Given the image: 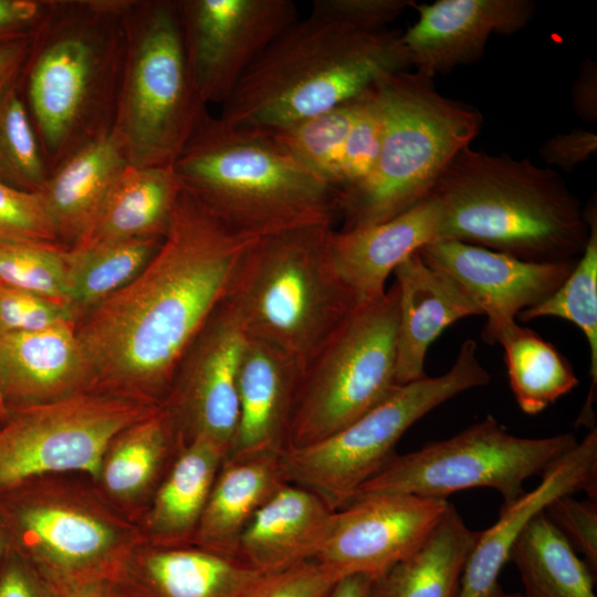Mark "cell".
Wrapping results in <instances>:
<instances>
[{
  "instance_id": "1",
  "label": "cell",
  "mask_w": 597,
  "mask_h": 597,
  "mask_svg": "<svg viewBox=\"0 0 597 597\" xmlns=\"http://www.w3.org/2000/svg\"><path fill=\"white\" fill-rule=\"evenodd\" d=\"M260 238L227 224L182 188L144 269L76 323L90 389L163 405L182 356Z\"/></svg>"
},
{
  "instance_id": "2",
  "label": "cell",
  "mask_w": 597,
  "mask_h": 597,
  "mask_svg": "<svg viewBox=\"0 0 597 597\" xmlns=\"http://www.w3.org/2000/svg\"><path fill=\"white\" fill-rule=\"evenodd\" d=\"M126 0H49L19 86L49 175L113 130Z\"/></svg>"
},
{
  "instance_id": "3",
  "label": "cell",
  "mask_w": 597,
  "mask_h": 597,
  "mask_svg": "<svg viewBox=\"0 0 597 597\" xmlns=\"http://www.w3.org/2000/svg\"><path fill=\"white\" fill-rule=\"evenodd\" d=\"M428 196L437 207L439 240L531 262L576 261L587 242L588 224L577 198L555 170L527 159L467 146Z\"/></svg>"
},
{
  "instance_id": "4",
  "label": "cell",
  "mask_w": 597,
  "mask_h": 597,
  "mask_svg": "<svg viewBox=\"0 0 597 597\" xmlns=\"http://www.w3.org/2000/svg\"><path fill=\"white\" fill-rule=\"evenodd\" d=\"M409 66L400 33L358 30L311 11L247 70L219 117L277 129L356 98L383 76Z\"/></svg>"
},
{
  "instance_id": "5",
  "label": "cell",
  "mask_w": 597,
  "mask_h": 597,
  "mask_svg": "<svg viewBox=\"0 0 597 597\" xmlns=\"http://www.w3.org/2000/svg\"><path fill=\"white\" fill-rule=\"evenodd\" d=\"M172 168L182 188L238 231L265 237L333 224L335 189L298 165L269 130L207 115Z\"/></svg>"
},
{
  "instance_id": "6",
  "label": "cell",
  "mask_w": 597,
  "mask_h": 597,
  "mask_svg": "<svg viewBox=\"0 0 597 597\" xmlns=\"http://www.w3.org/2000/svg\"><path fill=\"white\" fill-rule=\"evenodd\" d=\"M333 229L310 224L261 237L223 300L245 336L280 348L304 370L357 305L328 256Z\"/></svg>"
},
{
  "instance_id": "7",
  "label": "cell",
  "mask_w": 597,
  "mask_h": 597,
  "mask_svg": "<svg viewBox=\"0 0 597 597\" xmlns=\"http://www.w3.org/2000/svg\"><path fill=\"white\" fill-rule=\"evenodd\" d=\"M374 91L383 118L380 153L368 179L338 199L342 231L381 223L428 197L483 122L478 109L440 94L417 71L387 74Z\"/></svg>"
},
{
  "instance_id": "8",
  "label": "cell",
  "mask_w": 597,
  "mask_h": 597,
  "mask_svg": "<svg viewBox=\"0 0 597 597\" xmlns=\"http://www.w3.org/2000/svg\"><path fill=\"white\" fill-rule=\"evenodd\" d=\"M113 133L136 167L172 166L209 114L188 67L177 2L126 0Z\"/></svg>"
},
{
  "instance_id": "9",
  "label": "cell",
  "mask_w": 597,
  "mask_h": 597,
  "mask_svg": "<svg viewBox=\"0 0 597 597\" xmlns=\"http://www.w3.org/2000/svg\"><path fill=\"white\" fill-rule=\"evenodd\" d=\"M44 476L24 483L6 505L18 554L51 586L118 583L134 552L147 543L142 526L98 492Z\"/></svg>"
},
{
  "instance_id": "10",
  "label": "cell",
  "mask_w": 597,
  "mask_h": 597,
  "mask_svg": "<svg viewBox=\"0 0 597 597\" xmlns=\"http://www.w3.org/2000/svg\"><path fill=\"white\" fill-rule=\"evenodd\" d=\"M465 339L448 371L398 385L359 418L313 444L283 450L284 478L320 496L332 511L347 505L357 490L396 453L404 433L454 396L485 386L490 374Z\"/></svg>"
},
{
  "instance_id": "11",
  "label": "cell",
  "mask_w": 597,
  "mask_h": 597,
  "mask_svg": "<svg viewBox=\"0 0 597 597\" xmlns=\"http://www.w3.org/2000/svg\"><path fill=\"white\" fill-rule=\"evenodd\" d=\"M397 322L395 283L353 308L304 373L284 450L327 438L398 386Z\"/></svg>"
},
{
  "instance_id": "12",
  "label": "cell",
  "mask_w": 597,
  "mask_h": 597,
  "mask_svg": "<svg viewBox=\"0 0 597 597\" xmlns=\"http://www.w3.org/2000/svg\"><path fill=\"white\" fill-rule=\"evenodd\" d=\"M577 443L572 433L524 438L509 433L492 416L451 438L395 454L354 498L415 495L446 499L458 491L491 488L502 506L521 496L524 483L567 453Z\"/></svg>"
},
{
  "instance_id": "13",
  "label": "cell",
  "mask_w": 597,
  "mask_h": 597,
  "mask_svg": "<svg viewBox=\"0 0 597 597\" xmlns=\"http://www.w3.org/2000/svg\"><path fill=\"white\" fill-rule=\"evenodd\" d=\"M159 407L88 389L11 411L0 427V494L35 479L73 472L96 481L113 439Z\"/></svg>"
},
{
  "instance_id": "14",
  "label": "cell",
  "mask_w": 597,
  "mask_h": 597,
  "mask_svg": "<svg viewBox=\"0 0 597 597\" xmlns=\"http://www.w3.org/2000/svg\"><path fill=\"white\" fill-rule=\"evenodd\" d=\"M176 2L190 75L206 105H222L254 61L297 20L291 0Z\"/></svg>"
},
{
  "instance_id": "15",
  "label": "cell",
  "mask_w": 597,
  "mask_h": 597,
  "mask_svg": "<svg viewBox=\"0 0 597 597\" xmlns=\"http://www.w3.org/2000/svg\"><path fill=\"white\" fill-rule=\"evenodd\" d=\"M244 341L222 302L182 356L163 404L181 443L203 438L228 455L239 420L238 367Z\"/></svg>"
},
{
  "instance_id": "16",
  "label": "cell",
  "mask_w": 597,
  "mask_h": 597,
  "mask_svg": "<svg viewBox=\"0 0 597 597\" xmlns=\"http://www.w3.org/2000/svg\"><path fill=\"white\" fill-rule=\"evenodd\" d=\"M449 504L446 499L415 495L355 499L334 511L314 559L341 577L377 578L417 548Z\"/></svg>"
},
{
  "instance_id": "17",
  "label": "cell",
  "mask_w": 597,
  "mask_h": 597,
  "mask_svg": "<svg viewBox=\"0 0 597 597\" xmlns=\"http://www.w3.org/2000/svg\"><path fill=\"white\" fill-rule=\"evenodd\" d=\"M419 253L451 276L486 317L481 336L488 344H498L521 312L553 294L577 261L531 262L453 240L429 243Z\"/></svg>"
},
{
  "instance_id": "18",
  "label": "cell",
  "mask_w": 597,
  "mask_h": 597,
  "mask_svg": "<svg viewBox=\"0 0 597 597\" xmlns=\"http://www.w3.org/2000/svg\"><path fill=\"white\" fill-rule=\"evenodd\" d=\"M413 8L419 18L401 42L410 66L431 78L478 61L492 34L520 31L535 11L530 0H438Z\"/></svg>"
},
{
  "instance_id": "19",
  "label": "cell",
  "mask_w": 597,
  "mask_h": 597,
  "mask_svg": "<svg viewBox=\"0 0 597 597\" xmlns=\"http://www.w3.org/2000/svg\"><path fill=\"white\" fill-rule=\"evenodd\" d=\"M585 491L597 494V430L594 427L582 441L541 474V482L513 503L502 506L498 521L480 532L467 562L457 597H500L499 576L509 562L513 543L548 504L562 495Z\"/></svg>"
},
{
  "instance_id": "20",
  "label": "cell",
  "mask_w": 597,
  "mask_h": 597,
  "mask_svg": "<svg viewBox=\"0 0 597 597\" xmlns=\"http://www.w3.org/2000/svg\"><path fill=\"white\" fill-rule=\"evenodd\" d=\"M91 376L76 322L0 335L3 413L88 390Z\"/></svg>"
},
{
  "instance_id": "21",
  "label": "cell",
  "mask_w": 597,
  "mask_h": 597,
  "mask_svg": "<svg viewBox=\"0 0 597 597\" xmlns=\"http://www.w3.org/2000/svg\"><path fill=\"white\" fill-rule=\"evenodd\" d=\"M304 373L285 352L245 336L238 367L239 420L227 457L285 449Z\"/></svg>"
},
{
  "instance_id": "22",
  "label": "cell",
  "mask_w": 597,
  "mask_h": 597,
  "mask_svg": "<svg viewBox=\"0 0 597 597\" xmlns=\"http://www.w3.org/2000/svg\"><path fill=\"white\" fill-rule=\"evenodd\" d=\"M438 240V211L428 196L381 223L347 231L333 229L327 250L337 275L360 304L381 296L395 269Z\"/></svg>"
},
{
  "instance_id": "23",
  "label": "cell",
  "mask_w": 597,
  "mask_h": 597,
  "mask_svg": "<svg viewBox=\"0 0 597 597\" xmlns=\"http://www.w3.org/2000/svg\"><path fill=\"white\" fill-rule=\"evenodd\" d=\"M392 273L398 291L396 381L404 385L426 376L428 348L448 326L482 314L464 290L419 251Z\"/></svg>"
},
{
  "instance_id": "24",
  "label": "cell",
  "mask_w": 597,
  "mask_h": 597,
  "mask_svg": "<svg viewBox=\"0 0 597 597\" xmlns=\"http://www.w3.org/2000/svg\"><path fill=\"white\" fill-rule=\"evenodd\" d=\"M263 576L196 545L145 543L127 562L118 586L135 597H243Z\"/></svg>"
},
{
  "instance_id": "25",
  "label": "cell",
  "mask_w": 597,
  "mask_h": 597,
  "mask_svg": "<svg viewBox=\"0 0 597 597\" xmlns=\"http://www.w3.org/2000/svg\"><path fill=\"white\" fill-rule=\"evenodd\" d=\"M333 513L315 493L286 482L255 513L235 558L263 575L314 559Z\"/></svg>"
},
{
  "instance_id": "26",
  "label": "cell",
  "mask_w": 597,
  "mask_h": 597,
  "mask_svg": "<svg viewBox=\"0 0 597 597\" xmlns=\"http://www.w3.org/2000/svg\"><path fill=\"white\" fill-rule=\"evenodd\" d=\"M282 452L224 458L191 545L235 558L239 540L284 478Z\"/></svg>"
},
{
  "instance_id": "27",
  "label": "cell",
  "mask_w": 597,
  "mask_h": 597,
  "mask_svg": "<svg viewBox=\"0 0 597 597\" xmlns=\"http://www.w3.org/2000/svg\"><path fill=\"white\" fill-rule=\"evenodd\" d=\"M128 165L112 130L76 150L49 175L39 192L60 244L71 248L82 239Z\"/></svg>"
},
{
  "instance_id": "28",
  "label": "cell",
  "mask_w": 597,
  "mask_h": 597,
  "mask_svg": "<svg viewBox=\"0 0 597 597\" xmlns=\"http://www.w3.org/2000/svg\"><path fill=\"white\" fill-rule=\"evenodd\" d=\"M226 457L219 446L203 438L180 443L145 513L142 527L147 543L191 545Z\"/></svg>"
},
{
  "instance_id": "29",
  "label": "cell",
  "mask_w": 597,
  "mask_h": 597,
  "mask_svg": "<svg viewBox=\"0 0 597 597\" xmlns=\"http://www.w3.org/2000/svg\"><path fill=\"white\" fill-rule=\"evenodd\" d=\"M181 190L172 166L128 165L87 232L70 249L143 238L163 239Z\"/></svg>"
},
{
  "instance_id": "30",
  "label": "cell",
  "mask_w": 597,
  "mask_h": 597,
  "mask_svg": "<svg viewBox=\"0 0 597 597\" xmlns=\"http://www.w3.org/2000/svg\"><path fill=\"white\" fill-rule=\"evenodd\" d=\"M179 446L172 419L161 405L113 439L95 481L98 493L114 507L153 496Z\"/></svg>"
},
{
  "instance_id": "31",
  "label": "cell",
  "mask_w": 597,
  "mask_h": 597,
  "mask_svg": "<svg viewBox=\"0 0 597 597\" xmlns=\"http://www.w3.org/2000/svg\"><path fill=\"white\" fill-rule=\"evenodd\" d=\"M480 532L450 503L415 551L374 578L373 597H457Z\"/></svg>"
},
{
  "instance_id": "32",
  "label": "cell",
  "mask_w": 597,
  "mask_h": 597,
  "mask_svg": "<svg viewBox=\"0 0 597 597\" xmlns=\"http://www.w3.org/2000/svg\"><path fill=\"white\" fill-rule=\"evenodd\" d=\"M509 561L519 570L524 597H597L593 570L557 531L545 510L517 536Z\"/></svg>"
},
{
  "instance_id": "33",
  "label": "cell",
  "mask_w": 597,
  "mask_h": 597,
  "mask_svg": "<svg viewBox=\"0 0 597 597\" xmlns=\"http://www.w3.org/2000/svg\"><path fill=\"white\" fill-rule=\"evenodd\" d=\"M498 344L504 349L511 390L524 413L543 411L578 386L568 360L534 331L515 323Z\"/></svg>"
},
{
  "instance_id": "34",
  "label": "cell",
  "mask_w": 597,
  "mask_h": 597,
  "mask_svg": "<svg viewBox=\"0 0 597 597\" xmlns=\"http://www.w3.org/2000/svg\"><path fill=\"white\" fill-rule=\"evenodd\" d=\"M163 239L143 238L85 249L67 248L66 296L76 318L130 282Z\"/></svg>"
},
{
  "instance_id": "35",
  "label": "cell",
  "mask_w": 597,
  "mask_h": 597,
  "mask_svg": "<svg viewBox=\"0 0 597 597\" xmlns=\"http://www.w3.org/2000/svg\"><path fill=\"white\" fill-rule=\"evenodd\" d=\"M588 238L582 255L562 285L542 303L524 310L519 320L559 317L575 324L585 335L590 352V390L577 423L591 426L597 386V212L590 203L584 210Z\"/></svg>"
},
{
  "instance_id": "36",
  "label": "cell",
  "mask_w": 597,
  "mask_h": 597,
  "mask_svg": "<svg viewBox=\"0 0 597 597\" xmlns=\"http://www.w3.org/2000/svg\"><path fill=\"white\" fill-rule=\"evenodd\" d=\"M366 92L329 111L269 132L284 153L333 187L337 159Z\"/></svg>"
},
{
  "instance_id": "37",
  "label": "cell",
  "mask_w": 597,
  "mask_h": 597,
  "mask_svg": "<svg viewBox=\"0 0 597 597\" xmlns=\"http://www.w3.org/2000/svg\"><path fill=\"white\" fill-rule=\"evenodd\" d=\"M48 177L49 169L18 81L0 97V180L18 190L39 192Z\"/></svg>"
},
{
  "instance_id": "38",
  "label": "cell",
  "mask_w": 597,
  "mask_h": 597,
  "mask_svg": "<svg viewBox=\"0 0 597 597\" xmlns=\"http://www.w3.org/2000/svg\"><path fill=\"white\" fill-rule=\"evenodd\" d=\"M66 247L0 239V281L67 306Z\"/></svg>"
},
{
  "instance_id": "39",
  "label": "cell",
  "mask_w": 597,
  "mask_h": 597,
  "mask_svg": "<svg viewBox=\"0 0 597 597\" xmlns=\"http://www.w3.org/2000/svg\"><path fill=\"white\" fill-rule=\"evenodd\" d=\"M383 139V118L374 85L366 92L363 107L337 159L333 187L337 199L360 187L371 175Z\"/></svg>"
},
{
  "instance_id": "40",
  "label": "cell",
  "mask_w": 597,
  "mask_h": 597,
  "mask_svg": "<svg viewBox=\"0 0 597 597\" xmlns=\"http://www.w3.org/2000/svg\"><path fill=\"white\" fill-rule=\"evenodd\" d=\"M0 239L60 244L40 192L18 190L0 180Z\"/></svg>"
},
{
  "instance_id": "41",
  "label": "cell",
  "mask_w": 597,
  "mask_h": 597,
  "mask_svg": "<svg viewBox=\"0 0 597 597\" xmlns=\"http://www.w3.org/2000/svg\"><path fill=\"white\" fill-rule=\"evenodd\" d=\"M77 318L63 303L0 281V335L35 331Z\"/></svg>"
},
{
  "instance_id": "42",
  "label": "cell",
  "mask_w": 597,
  "mask_h": 597,
  "mask_svg": "<svg viewBox=\"0 0 597 597\" xmlns=\"http://www.w3.org/2000/svg\"><path fill=\"white\" fill-rule=\"evenodd\" d=\"M551 522L570 545L582 555L595 574L597 570V502L593 499L576 500L562 495L545 509Z\"/></svg>"
},
{
  "instance_id": "43",
  "label": "cell",
  "mask_w": 597,
  "mask_h": 597,
  "mask_svg": "<svg viewBox=\"0 0 597 597\" xmlns=\"http://www.w3.org/2000/svg\"><path fill=\"white\" fill-rule=\"evenodd\" d=\"M341 578L326 565L310 559L264 575L243 597H325Z\"/></svg>"
},
{
  "instance_id": "44",
  "label": "cell",
  "mask_w": 597,
  "mask_h": 597,
  "mask_svg": "<svg viewBox=\"0 0 597 597\" xmlns=\"http://www.w3.org/2000/svg\"><path fill=\"white\" fill-rule=\"evenodd\" d=\"M415 4L412 0H316L311 11L358 30L378 31Z\"/></svg>"
},
{
  "instance_id": "45",
  "label": "cell",
  "mask_w": 597,
  "mask_h": 597,
  "mask_svg": "<svg viewBox=\"0 0 597 597\" xmlns=\"http://www.w3.org/2000/svg\"><path fill=\"white\" fill-rule=\"evenodd\" d=\"M596 150L597 135L591 130L575 128L546 139L540 148V156L547 165L570 171L587 161Z\"/></svg>"
},
{
  "instance_id": "46",
  "label": "cell",
  "mask_w": 597,
  "mask_h": 597,
  "mask_svg": "<svg viewBox=\"0 0 597 597\" xmlns=\"http://www.w3.org/2000/svg\"><path fill=\"white\" fill-rule=\"evenodd\" d=\"M49 0H0V42L33 35Z\"/></svg>"
},
{
  "instance_id": "47",
  "label": "cell",
  "mask_w": 597,
  "mask_h": 597,
  "mask_svg": "<svg viewBox=\"0 0 597 597\" xmlns=\"http://www.w3.org/2000/svg\"><path fill=\"white\" fill-rule=\"evenodd\" d=\"M0 597H52V586L12 553L0 569Z\"/></svg>"
},
{
  "instance_id": "48",
  "label": "cell",
  "mask_w": 597,
  "mask_h": 597,
  "mask_svg": "<svg viewBox=\"0 0 597 597\" xmlns=\"http://www.w3.org/2000/svg\"><path fill=\"white\" fill-rule=\"evenodd\" d=\"M32 43L29 38L0 42V97L19 81Z\"/></svg>"
},
{
  "instance_id": "49",
  "label": "cell",
  "mask_w": 597,
  "mask_h": 597,
  "mask_svg": "<svg viewBox=\"0 0 597 597\" xmlns=\"http://www.w3.org/2000/svg\"><path fill=\"white\" fill-rule=\"evenodd\" d=\"M596 64L587 60L574 83L572 98L575 112L586 122L597 118Z\"/></svg>"
},
{
  "instance_id": "50",
  "label": "cell",
  "mask_w": 597,
  "mask_h": 597,
  "mask_svg": "<svg viewBox=\"0 0 597 597\" xmlns=\"http://www.w3.org/2000/svg\"><path fill=\"white\" fill-rule=\"evenodd\" d=\"M118 583L91 580L65 586H52V597H118Z\"/></svg>"
},
{
  "instance_id": "51",
  "label": "cell",
  "mask_w": 597,
  "mask_h": 597,
  "mask_svg": "<svg viewBox=\"0 0 597 597\" xmlns=\"http://www.w3.org/2000/svg\"><path fill=\"white\" fill-rule=\"evenodd\" d=\"M374 578L354 574L338 579L325 597H373Z\"/></svg>"
},
{
  "instance_id": "52",
  "label": "cell",
  "mask_w": 597,
  "mask_h": 597,
  "mask_svg": "<svg viewBox=\"0 0 597 597\" xmlns=\"http://www.w3.org/2000/svg\"><path fill=\"white\" fill-rule=\"evenodd\" d=\"M4 547H6V536H4L3 528L0 524V556L3 554Z\"/></svg>"
},
{
  "instance_id": "53",
  "label": "cell",
  "mask_w": 597,
  "mask_h": 597,
  "mask_svg": "<svg viewBox=\"0 0 597 597\" xmlns=\"http://www.w3.org/2000/svg\"><path fill=\"white\" fill-rule=\"evenodd\" d=\"M500 597H524L522 594H505L504 591Z\"/></svg>"
},
{
  "instance_id": "54",
  "label": "cell",
  "mask_w": 597,
  "mask_h": 597,
  "mask_svg": "<svg viewBox=\"0 0 597 597\" xmlns=\"http://www.w3.org/2000/svg\"><path fill=\"white\" fill-rule=\"evenodd\" d=\"M118 587H119V586H118ZM118 597H135V596H133V595H130V594H128V593H125V591H123V590L119 589V596H118Z\"/></svg>"
},
{
  "instance_id": "55",
  "label": "cell",
  "mask_w": 597,
  "mask_h": 597,
  "mask_svg": "<svg viewBox=\"0 0 597 597\" xmlns=\"http://www.w3.org/2000/svg\"><path fill=\"white\" fill-rule=\"evenodd\" d=\"M3 415H4V413H3V410H2L1 405H0V418H1Z\"/></svg>"
}]
</instances>
